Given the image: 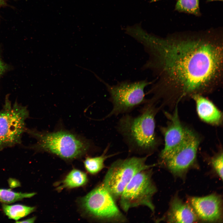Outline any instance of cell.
<instances>
[{
	"label": "cell",
	"instance_id": "1",
	"mask_svg": "<svg viewBox=\"0 0 223 223\" xmlns=\"http://www.w3.org/2000/svg\"><path fill=\"white\" fill-rule=\"evenodd\" d=\"M162 38L139 31L135 39L149 56L142 66L156 77L147 94L178 103L195 95L211 93L222 84L223 44L219 36Z\"/></svg>",
	"mask_w": 223,
	"mask_h": 223
},
{
	"label": "cell",
	"instance_id": "2",
	"mask_svg": "<svg viewBox=\"0 0 223 223\" xmlns=\"http://www.w3.org/2000/svg\"><path fill=\"white\" fill-rule=\"evenodd\" d=\"M151 98L143 105L140 114L133 116L123 114L116 129L121 136L129 153L149 156L156 150L159 141L155 132V116L159 108Z\"/></svg>",
	"mask_w": 223,
	"mask_h": 223
},
{
	"label": "cell",
	"instance_id": "3",
	"mask_svg": "<svg viewBox=\"0 0 223 223\" xmlns=\"http://www.w3.org/2000/svg\"><path fill=\"white\" fill-rule=\"evenodd\" d=\"M26 131L37 140L32 148L52 154L66 160L81 157L92 146L86 139L67 130L61 129L50 132L27 129Z\"/></svg>",
	"mask_w": 223,
	"mask_h": 223
},
{
	"label": "cell",
	"instance_id": "4",
	"mask_svg": "<svg viewBox=\"0 0 223 223\" xmlns=\"http://www.w3.org/2000/svg\"><path fill=\"white\" fill-rule=\"evenodd\" d=\"M109 94V101L112 104L110 112L103 119L120 114L129 113L139 106L143 105L148 99L145 97V88L151 85L154 80L146 79L131 81H124L111 85L101 79Z\"/></svg>",
	"mask_w": 223,
	"mask_h": 223
},
{
	"label": "cell",
	"instance_id": "5",
	"mask_svg": "<svg viewBox=\"0 0 223 223\" xmlns=\"http://www.w3.org/2000/svg\"><path fill=\"white\" fill-rule=\"evenodd\" d=\"M148 156L119 159L111 164L102 184L115 201L119 199L125 187L135 175L155 165L146 164Z\"/></svg>",
	"mask_w": 223,
	"mask_h": 223
},
{
	"label": "cell",
	"instance_id": "6",
	"mask_svg": "<svg viewBox=\"0 0 223 223\" xmlns=\"http://www.w3.org/2000/svg\"><path fill=\"white\" fill-rule=\"evenodd\" d=\"M29 115L26 107L17 102L12 104L7 95L0 111V151L20 143Z\"/></svg>",
	"mask_w": 223,
	"mask_h": 223
},
{
	"label": "cell",
	"instance_id": "7",
	"mask_svg": "<svg viewBox=\"0 0 223 223\" xmlns=\"http://www.w3.org/2000/svg\"><path fill=\"white\" fill-rule=\"evenodd\" d=\"M80 204L85 213L98 221L109 223L128 221L102 183L81 198Z\"/></svg>",
	"mask_w": 223,
	"mask_h": 223
},
{
	"label": "cell",
	"instance_id": "8",
	"mask_svg": "<svg viewBox=\"0 0 223 223\" xmlns=\"http://www.w3.org/2000/svg\"><path fill=\"white\" fill-rule=\"evenodd\" d=\"M151 168L135 175L127 185L119 200L120 206L125 212L134 208L145 206L152 212L155 207L153 197L157 189L152 178Z\"/></svg>",
	"mask_w": 223,
	"mask_h": 223
},
{
	"label": "cell",
	"instance_id": "9",
	"mask_svg": "<svg viewBox=\"0 0 223 223\" xmlns=\"http://www.w3.org/2000/svg\"><path fill=\"white\" fill-rule=\"evenodd\" d=\"M199 143L198 137L192 130L187 129L182 142L162 162L174 175L183 177L196 160Z\"/></svg>",
	"mask_w": 223,
	"mask_h": 223
},
{
	"label": "cell",
	"instance_id": "10",
	"mask_svg": "<svg viewBox=\"0 0 223 223\" xmlns=\"http://www.w3.org/2000/svg\"><path fill=\"white\" fill-rule=\"evenodd\" d=\"M169 121L166 127L160 128L163 134L164 144L160 155V159L164 161L170 156L184 140L187 128L181 124L176 107L172 114H167Z\"/></svg>",
	"mask_w": 223,
	"mask_h": 223
},
{
	"label": "cell",
	"instance_id": "11",
	"mask_svg": "<svg viewBox=\"0 0 223 223\" xmlns=\"http://www.w3.org/2000/svg\"><path fill=\"white\" fill-rule=\"evenodd\" d=\"M189 203L198 218L208 222L220 221L222 216V202L220 196L212 194L203 197H192Z\"/></svg>",
	"mask_w": 223,
	"mask_h": 223
},
{
	"label": "cell",
	"instance_id": "12",
	"mask_svg": "<svg viewBox=\"0 0 223 223\" xmlns=\"http://www.w3.org/2000/svg\"><path fill=\"white\" fill-rule=\"evenodd\" d=\"M198 217L190 203L184 202L177 196L172 200L166 216V220L170 223H192Z\"/></svg>",
	"mask_w": 223,
	"mask_h": 223
},
{
	"label": "cell",
	"instance_id": "13",
	"mask_svg": "<svg viewBox=\"0 0 223 223\" xmlns=\"http://www.w3.org/2000/svg\"><path fill=\"white\" fill-rule=\"evenodd\" d=\"M192 98L195 102L198 114L202 120L214 125L221 124L222 114L211 101L200 94L195 95Z\"/></svg>",
	"mask_w": 223,
	"mask_h": 223
},
{
	"label": "cell",
	"instance_id": "14",
	"mask_svg": "<svg viewBox=\"0 0 223 223\" xmlns=\"http://www.w3.org/2000/svg\"><path fill=\"white\" fill-rule=\"evenodd\" d=\"M88 181L86 174L80 170L73 169L61 181L57 189L61 190L65 189H72L81 186L86 184Z\"/></svg>",
	"mask_w": 223,
	"mask_h": 223
},
{
	"label": "cell",
	"instance_id": "15",
	"mask_svg": "<svg viewBox=\"0 0 223 223\" xmlns=\"http://www.w3.org/2000/svg\"><path fill=\"white\" fill-rule=\"evenodd\" d=\"M110 146V144H108L100 155L86 158L84 163L85 169L89 173L93 175L98 173L105 167L104 162L106 160L116 154L107 155Z\"/></svg>",
	"mask_w": 223,
	"mask_h": 223
},
{
	"label": "cell",
	"instance_id": "16",
	"mask_svg": "<svg viewBox=\"0 0 223 223\" xmlns=\"http://www.w3.org/2000/svg\"><path fill=\"white\" fill-rule=\"evenodd\" d=\"M2 209L5 214L9 218L17 221L34 212V207L27 206L21 204L9 205L3 203Z\"/></svg>",
	"mask_w": 223,
	"mask_h": 223
},
{
	"label": "cell",
	"instance_id": "17",
	"mask_svg": "<svg viewBox=\"0 0 223 223\" xmlns=\"http://www.w3.org/2000/svg\"><path fill=\"white\" fill-rule=\"evenodd\" d=\"M35 193L16 192L11 189H0V202L4 203H11L25 198H31Z\"/></svg>",
	"mask_w": 223,
	"mask_h": 223
},
{
	"label": "cell",
	"instance_id": "18",
	"mask_svg": "<svg viewBox=\"0 0 223 223\" xmlns=\"http://www.w3.org/2000/svg\"><path fill=\"white\" fill-rule=\"evenodd\" d=\"M176 10L198 15H200L199 0H178Z\"/></svg>",
	"mask_w": 223,
	"mask_h": 223
},
{
	"label": "cell",
	"instance_id": "19",
	"mask_svg": "<svg viewBox=\"0 0 223 223\" xmlns=\"http://www.w3.org/2000/svg\"><path fill=\"white\" fill-rule=\"evenodd\" d=\"M223 153H220L212 160L213 168L221 178L223 179Z\"/></svg>",
	"mask_w": 223,
	"mask_h": 223
},
{
	"label": "cell",
	"instance_id": "20",
	"mask_svg": "<svg viewBox=\"0 0 223 223\" xmlns=\"http://www.w3.org/2000/svg\"><path fill=\"white\" fill-rule=\"evenodd\" d=\"M10 69V66L4 62L0 57V78L5 72Z\"/></svg>",
	"mask_w": 223,
	"mask_h": 223
},
{
	"label": "cell",
	"instance_id": "21",
	"mask_svg": "<svg viewBox=\"0 0 223 223\" xmlns=\"http://www.w3.org/2000/svg\"><path fill=\"white\" fill-rule=\"evenodd\" d=\"M36 218L35 217H33L29 219L20 221H17V223H33L34 222Z\"/></svg>",
	"mask_w": 223,
	"mask_h": 223
},
{
	"label": "cell",
	"instance_id": "22",
	"mask_svg": "<svg viewBox=\"0 0 223 223\" xmlns=\"http://www.w3.org/2000/svg\"><path fill=\"white\" fill-rule=\"evenodd\" d=\"M6 0H0V8L5 6L6 4Z\"/></svg>",
	"mask_w": 223,
	"mask_h": 223
},
{
	"label": "cell",
	"instance_id": "23",
	"mask_svg": "<svg viewBox=\"0 0 223 223\" xmlns=\"http://www.w3.org/2000/svg\"><path fill=\"white\" fill-rule=\"evenodd\" d=\"M159 0H151V2H156V1H159Z\"/></svg>",
	"mask_w": 223,
	"mask_h": 223
},
{
	"label": "cell",
	"instance_id": "24",
	"mask_svg": "<svg viewBox=\"0 0 223 223\" xmlns=\"http://www.w3.org/2000/svg\"><path fill=\"white\" fill-rule=\"evenodd\" d=\"M222 1V0H208V2H211V1Z\"/></svg>",
	"mask_w": 223,
	"mask_h": 223
}]
</instances>
